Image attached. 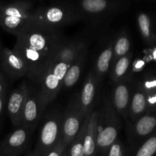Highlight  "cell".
<instances>
[{"label":"cell","instance_id":"1f68e13d","mask_svg":"<svg viewBox=\"0 0 156 156\" xmlns=\"http://www.w3.org/2000/svg\"><path fill=\"white\" fill-rule=\"evenodd\" d=\"M3 47H2V44L0 42V59H1V56H2V50H3Z\"/></svg>","mask_w":156,"mask_h":156},{"label":"cell","instance_id":"30bf717a","mask_svg":"<svg viewBox=\"0 0 156 156\" xmlns=\"http://www.w3.org/2000/svg\"><path fill=\"white\" fill-rule=\"evenodd\" d=\"M85 117L82 115L76 104V99L67 107L62 114V141L69 147L82 128Z\"/></svg>","mask_w":156,"mask_h":156},{"label":"cell","instance_id":"7402d4cb","mask_svg":"<svg viewBox=\"0 0 156 156\" xmlns=\"http://www.w3.org/2000/svg\"><path fill=\"white\" fill-rule=\"evenodd\" d=\"M131 42L127 32H119L113 38V61L124 56L130 53Z\"/></svg>","mask_w":156,"mask_h":156},{"label":"cell","instance_id":"cb8c5ba5","mask_svg":"<svg viewBox=\"0 0 156 156\" xmlns=\"http://www.w3.org/2000/svg\"><path fill=\"white\" fill-rule=\"evenodd\" d=\"M88 117L85 119L82 128L67 149L68 156H84V137L86 129Z\"/></svg>","mask_w":156,"mask_h":156},{"label":"cell","instance_id":"4dcf8cb0","mask_svg":"<svg viewBox=\"0 0 156 156\" xmlns=\"http://www.w3.org/2000/svg\"><path fill=\"white\" fill-rule=\"evenodd\" d=\"M26 156H37V155H35L34 151H29V152H27V154H26Z\"/></svg>","mask_w":156,"mask_h":156},{"label":"cell","instance_id":"ffe728a7","mask_svg":"<svg viewBox=\"0 0 156 156\" xmlns=\"http://www.w3.org/2000/svg\"><path fill=\"white\" fill-rule=\"evenodd\" d=\"M132 53L116 59L112 62L109 72V76L113 84H116L128 79L132 64Z\"/></svg>","mask_w":156,"mask_h":156},{"label":"cell","instance_id":"f546056e","mask_svg":"<svg viewBox=\"0 0 156 156\" xmlns=\"http://www.w3.org/2000/svg\"><path fill=\"white\" fill-rule=\"evenodd\" d=\"M6 89H7V83H6L4 76H2V73L0 72V95L5 93Z\"/></svg>","mask_w":156,"mask_h":156},{"label":"cell","instance_id":"ac0fdd59","mask_svg":"<svg viewBox=\"0 0 156 156\" xmlns=\"http://www.w3.org/2000/svg\"><path fill=\"white\" fill-rule=\"evenodd\" d=\"M113 61V39L108 40L96 56L93 72L99 82L101 83L105 76L109 73Z\"/></svg>","mask_w":156,"mask_h":156},{"label":"cell","instance_id":"277c9868","mask_svg":"<svg viewBox=\"0 0 156 156\" xmlns=\"http://www.w3.org/2000/svg\"><path fill=\"white\" fill-rule=\"evenodd\" d=\"M76 21L77 15L70 2H57L33 9L27 25L59 30Z\"/></svg>","mask_w":156,"mask_h":156},{"label":"cell","instance_id":"d4e9b609","mask_svg":"<svg viewBox=\"0 0 156 156\" xmlns=\"http://www.w3.org/2000/svg\"><path fill=\"white\" fill-rule=\"evenodd\" d=\"M156 155V131L135 151L133 156Z\"/></svg>","mask_w":156,"mask_h":156},{"label":"cell","instance_id":"d6986e66","mask_svg":"<svg viewBox=\"0 0 156 156\" xmlns=\"http://www.w3.org/2000/svg\"><path fill=\"white\" fill-rule=\"evenodd\" d=\"M87 56H88V47L85 44L79 50L71 66L67 71L62 82V89H69L77 83L85 66Z\"/></svg>","mask_w":156,"mask_h":156},{"label":"cell","instance_id":"6da1fadb","mask_svg":"<svg viewBox=\"0 0 156 156\" xmlns=\"http://www.w3.org/2000/svg\"><path fill=\"white\" fill-rule=\"evenodd\" d=\"M65 41L59 30L27 25L18 35L12 50L25 62L28 79L36 85Z\"/></svg>","mask_w":156,"mask_h":156},{"label":"cell","instance_id":"83f0119b","mask_svg":"<svg viewBox=\"0 0 156 156\" xmlns=\"http://www.w3.org/2000/svg\"><path fill=\"white\" fill-rule=\"evenodd\" d=\"M145 61L143 59H136L132 62V64H131V67H130V70H129V77H130V74L131 73H139V72L141 71L145 66Z\"/></svg>","mask_w":156,"mask_h":156},{"label":"cell","instance_id":"52a82bcc","mask_svg":"<svg viewBox=\"0 0 156 156\" xmlns=\"http://www.w3.org/2000/svg\"><path fill=\"white\" fill-rule=\"evenodd\" d=\"M62 114L58 111L47 115L33 150L37 156H45L62 140Z\"/></svg>","mask_w":156,"mask_h":156},{"label":"cell","instance_id":"ba28073f","mask_svg":"<svg viewBox=\"0 0 156 156\" xmlns=\"http://www.w3.org/2000/svg\"><path fill=\"white\" fill-rule=\"evenodd\" d=\"M156 131V113H147L133 123H127V138L132 152Z\"/></svg>","mask_w":156,"mask_h":156},{"label":"cell","instance_id":"3957f363","mask_svg":"<svg viewBox=\"0 0 156 156\" xmlns=\"http://www.w3.org/2000/svg\"><path fill=\"white\" fill-rule=\"evenodd\" d=\"M70 4L76 12L78 21L82 20L94 27L109 23L129 7L128 2L108 0H82L72 2Z\"/></svg>","mask_w":156,"mask_h":156},{"label":"cell","instance_id":"484cf974","mask_svg":"<svg viewBox=\"0 0 156 156\" xmlns=\"http://www.w3.org/2000/svg\"><path fill=\"white\" fill-rule=\"evenodd\" d=\"M104 156H125L124 146L121 140L117 138L115 142L108 148Z\"/></svg>","mask_w":156,"mask_h":156},{"label":"cell","instance_id":"5bb4252c","mask_svg":"<svg viewBox=\"0 0 156 156\" xmlns=\"http://www.w3.org/2000/svg\"><path fill=\"white\" fill-rule=\"evenodd\" d=\"M28 83L23 82L13 90L7 98L6 110L12 124L16 127L21 126L23 111L27 98Z\"/></svg>","mask_w":156,"mask_h":156},{"label":"cell","instance_id":"8992f818","mask_svg":"<svg viewBox=\"0 0 156 156\" xmlns=\"http://www.w3.org/2000/svg\"><path fill=\"white\" fill-rule=\"evenodd\" d=\"M120 127V117L113 107L109 95L106 96L102 112V124L98 131V152L101 155H105L108 148L118 138Z\"/></svg>","mask_w":156,"mask_h":156},{"label":"cell","instance_id":"8fae6325","mask_svg":"<svg viewBox=\"0 0 156 156\" xmlns=\"http://www.w3.org/2000/svg\"><path fill=\"white\" fill-rule=\"evenodd\" d=\"M44 111L37 88L36 85L28 84L21 126L34 129Z\"/></svg>","mask_w":156,"mask_h":156},{"label":"cell","instance_id":"e0dca14e","mask_svg":"<svg viewBox=\"0 0 156 156\" xmlns=\"http://www.w3.org/2000/svg\"><path fill=\"white\" fill-rule=\"evenodd\" d=\"M99 117L100 114L98 111H92L88 117L84 137V156H96L97 155Z\"/></svg>","mask_w":156,"mask_h":156},{"label":"cell","instance_id":"d6a6232c","mask_svg":"<svg viewBox=\"0 0 156 156\" xmlns=\"http://www.w3.org/2000/svg\"><path fill=\"white\" fill-rule=\"evenodd\" d=\"M153 56H154V58H155V59H156V50L153 53Z\"/></svg>","mask_w":156,"mask_h":156},{"label":"cell","instance_id":"603a6c76","mask_svg":"<svg viewBox=\"0 0 156 156\" xmlns=\"http://www.w3.org/2000/svg\"><path fill=\"white\" fill-rule=\"evenodd\" d=\"M137 22L142 37L146 44H152L155 41V36L152 29L150 17L144 12H141L137 16Z\"/></svg>","mask_w":156,"mask_h":156},{"label":"cell","instance_id":"9a60e30c","mask_svg":"<svg viewBox=\"0 0 156 156\" xmlns=\"http://www.w3.org/2000/svg\"><path fill=\"white\" fill-rule=\"evenodd\" d=\"M0 66L6 76L11 79H18L27 76L29 70L24 59L12 49L5 47L2 53Z\"/></svg>","mask_w":156,"mask_h":156},{"label":"cell","instance_id":"e575fe53","mask_svg":"<svg viewBox=\"0 0 156 156\" xmlns=\"http://www.w3.org/2000/svg\"><path fill=\"white\" fill-rule=\"evenodd\" d=\"M155 76H156V74H155Z\"/></svg>","mask_w":156,"mask_h":156},{"label":"cell","instance_id":"836d02e7","mask_svg":"<svg viewBox=\"0 0 156 156\" xmlns=\"http://www.w3.org/2000/svg\"><path fill=\"white\" fill-rule=\"evenodd\" d=\"M2 3H0V10H1V8H2Z\"/></svg>","mask_w":156,"mask_h":156},{"label":"cell","instance_id":"7a4b0ae2","mask_svg":"<svg viewBox=\"0 0 156 156\" xmlns=\"http://www.w3.org/2000/svg\"><path fill=\"white\" fill-rule=\"evenodd\" d=\"M85 44L82 41H66L36 84L44 111L62 88V82L79 50Z\"/></svg>","mask_w":156,"mask_h":156},{"label":"cell","instance_id":"4316f807","mask_svg":"<svg viewBox=\"0 0 156 156\" xmlns=\"http://www.w3.org/2000/svg\"><path fill=\"white\" fill-rule=\"evenodd\" d=\"M67 149L68 147L61 140L54 148L49 151L45 156H68Z\"/></svg>","mask_w":156,"mask_h":156},{"label":"cell","instance_id":"2e32d148","mask_svg":"<svg viewBox=\"0 0 156 156\" xmlns=\"http://www.w3.org/2000/svg\"><path fill=\"white\" fill-rule=\"evenodd\" d=\"M147 114V101L145 93L138 82L133 83L127 113V123H133Z\"/></svg>","mask_w":156,"mask_h":156},{"label":"cell","instance_id":"7c38bea8","mask_svg":"<svg viewBox=\"0 0 156 156\" xmlns=\"http://www.w3.org/2000/svg\"><path fill=\"white\" fill-rule=\"evenodd\" d=\"M100 84L95 74L91 69L84 82L80 94L77 98H76V104L85 118L93 111V108L97 100Z\"/></svg>","mask_w":156,"mask_h":156},{"label":"cell","instance_id":"44dd1931","mask_svg":"<svg viewBox=\"0 0 156 156\" xmlns=\"http://www.w3.org/2000/svg\"><path fill=\"white\" fill-rule=\"evenodd\" d=\"M139 85L145 93L147 101V113H156V76L152 73H146Z\"/></svg>","mask_w":156,"mask_h":156},{"label":"cell","instance_id":"f1b7e54d","mask_svg":"<svg viewBox=\"0 0 156 156\" xmlns=\"http://www.w3.org/2000/svg\"><path fill=\"white\" fill-rule=\"evenodd\" d=\"M6 101H7V94L5 92L0 95V125H1L5 108L6 106Z\"/></svg>","mask_w":156,"mask_h":156},{"label":"cell","instance_id":"5b68a950","mask_svg":"<svg viewBox=\"0 0 156 156\" xmlns=\"http://www.w3.org/2000/svg\"><path fill=\"white\" fill-rule=\"evenodd\" d=\"M33 4L28 1H16L2 4L0 10V26L8 33L18 35L28 24Z\"/></svg>","mask_w":156,"mask_h":156},{"label":"cell","instance_id":"9c48e42d","mask_svg":"<svg viewBox=\"0 0 156 156\" xmlns=\"http://www.w3.org/2000/svg\"><path fill=\"white\" fill-rule=\"evenodd\" d=\"M34 129L18 126L0 143V156H20L28 148Z\"/></svg>","mask_w":156,"mask_h":156},{"label":"cell","instance_id":"4fadbf2b","mask_svg":"<svg viewBox=\"0 0 156 156\" xmlns=\"http://www.w3.org/2000/svg\"><path fill=\"white\" fill-rule=\"evenodd\" d=\"M131 81L129 77L114 84L111 95H109L111 104L118 115L126 120L133 87V83Z\"/></svg>","mask_w":156,"mask_h":156}]
</instances>
